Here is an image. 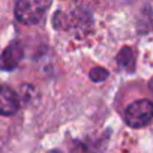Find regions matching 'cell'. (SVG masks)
<instances>
[{
  "mask_svg": "<svg viewBox=\"0 0 153 153\" xmlns=\"http://www.w3.org/2000/svg\"><path fill=\"white\" fill-rule=\"evenodd\" d=\"M117 65L119 68L128 71V72H132L135 69V51L134 48L131 47H123L119 54H117Z\"/></svg>",
  "mask_w": 153,
  "mask_h": 153,
  "instance_id": "obj_5",
  "label": "cell"
},
{
  "mask_svg": "<svg viewBox=\"0 0 153 153\" xmlns=\"http://www.w3.org/2000/svg\"><path fill=\"white\" fill-rule=\"evenodd\" d=\"M50 6V2H42V0H21L15 5V17L23 24L33 26L44 20Z\"/></svg>",
  "mask_w": 153,
  "mask_h": 153,
  "instance_id": "obj_1",
  "label": "cell"
},
{
  "mask_svg": "<svg viewBox=\"0 0 153 153\" xmlns=\"http://www.w3.org/2000/svg\"><path fill=\"white\" fill-rule=\"evenodd\" d=\"M125 122L131 128H143L153 122V102L138 99L129 104L125 110Z\"/></svg>",
  "mask_w": 153,
  "mask_h": 153,
  "instance_id": "obj_2",
  "label": "cell"
},
{
  "mask_svg": "<svg viewBox=\"0 0 153 153\" xmlns=\"http://www.w3.org/2000/svg\"><path fill=\"white\" fill-rule=\"evenodd\" d=\"M149 89L152 90V93H153V76L150 78V81H149Z\"/></svg>",
  "mask_w": 153,
  "mask_h": 153,
  "instance_id": "obj_7",
  "label": "cell"
},
{
  "mask_svg": "<svg viewBox=\"0 0 153 153\" xmlns=\"http://www.w3.org/2000/svg\"><path fill=\"white\" fill-rule=\"evenodd\" d=\"M108 78V71L104 68H93L90 71V80L95 83H101Z\"/></svg>",
  "mask_w": 153,
  "mask_h": 153,
  "instance_id": "obj_6",
  "label": "cell"
},
{
  "mask_svg": "<svg viewBox=\"0 0 153 153\" xmlns=\"http://www.w3.org/2000/svg\"><path fill=\"white\" fill-rule=\"evenodd\" d=\"M48 153H62V152H60V150H50Z\"/></svg>",
  "mask_w": 153,
  "mask_h": 153,
  "instance_id": "obj_8",
  "label": "cell"
},
{
  "mask_svg": "<svg viewBox=\"0 0 153 153\" xmlns=\"http://www.w3.org/2000/svg\"><path fill=\"white\" fill-rule=\"evenodd\" d=\"M24 50L20 41H12L0 54V69L2 71H14L20 62L23 60Z\"/></svg>",
  "mask_w": 153,
  "mask_h": 153,
  "instance_id": "obj_3",
  "label": "cell"
},
{
  "mask_svg": "<svg viewBox=\"0 0 153 153\" xmlns=\"http://www.w3.org/2000/svg\"><path fill=\"white\" fill-rule=\"evenodd\" d=\"M18 108L20 99L17 93L8 86H0V116H14Z\"/></svg>",
  "mask_w": 153,
  "mask_h": 153,
  "instance_id": "obj_4",
  "label": "cell"
}]
</instances>
